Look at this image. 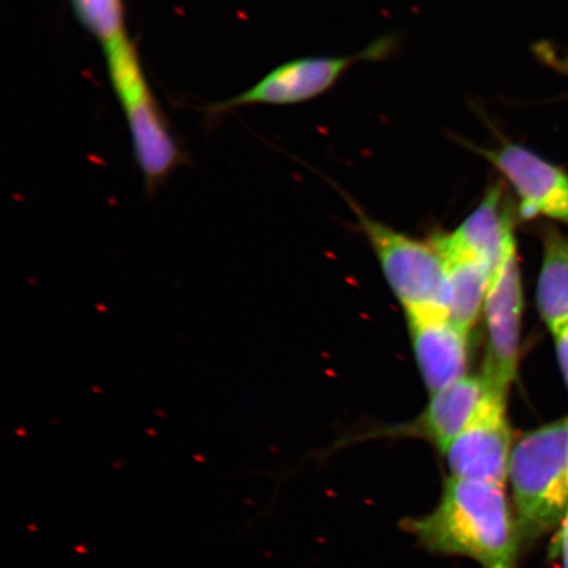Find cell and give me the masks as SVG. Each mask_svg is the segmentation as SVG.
I'll return each instance as SVG.
<instances>
[{
    "mask_svg": "<svg viewBox=\"0 0 568 568\" xmlns=\"http://www.w3.org/2000/svg\"><path fill=\"white\" fill-rule=\"evenodd\" d=\"M402 528L424 549L464 557L481 568H518L523 539L504 486L450 477L432 513L409 517Z\"/></svg>",
    "mask_w": 568,
    "mask_h": 568,
    "instance_id": "cell-1",
    "label": "cell"
},
{
    "mask_svg": "<svg viewBox=\"0 0 568 568\" xmlns=\"http://www.w3.org/2000/svg\"><path fill=\"white\" fill-rule=\"evenodd\" d=\"M568 418L518 439L510 457L515 515L523 544L559 528L568 513Z\"/></svg>",
    "mask_w": 568,
    "mask_h": 568,
    "instance_id": "cell-2",
    "label": "cell"
},
{
    "mask_svg": "<svg viewBox=\"0 0 568 568\" xmlns=\"http://www.w3.org/2000/svg\"><path fill=\"white\" fill-rule=\"evenodd\" d=\"M106 70L130 128L134 158L149 186L166 180L182 155L148 87L139 54L124 33L103 45Z\"/></svg>",
    "mask_w": 568,
    "mask_h": 568,
    "instance_id": "cell-3",
    "label": "cell"
},
{
    "mask_svg": "<svg viewBox=\"0 0 568 568\" xmlns=\"http://www.w3.org/2000/svg\"><path fill=\"white\" fill-rule=\"evenodd\" d=\"M358 220L404 311L449 312L446 264L438 248L365 213L358 212Z\"/></svg>",
    "mask_w": 568,
    "mask_h": 568,
    "instance_id": "cell-4",
    "label": "cell"
},
{
    "mask_svg": "<svg viewBox=\"0 0 568 568\" xmlns=\"http://www.w3.org/2000/svg\"><path fill=\"white\" fill-rule=\"evenodd\" d=\"M523 310V282L515 244L495 270L483 307L487 349L480 376L489 388L506 396L520 357Z\"/></svg>",
    "mask_w": 568,
    "mask_h": 568,
    "instance_id": "cell-5",
    "label": "cell"
},
{
    "mask_svg": "<svg viewBox=\"0 0 568 568\" xmlns=\"http://www.w3.org/2000/svg\"><path fill=\"white\" fill-rule=\"evenodd\" d=\"M389 40H381L353 55H314L284 62L253 88L213 106L212 111L224 112L246 105H293L310 102L335 87L355 63L381 60L389 52Z\"/></svg>",
    "mask_w": 568,
    "mask_h": 568,
    "instance_id": "cell-6",
    "label": "cell"
},
{
    "mask_svg": "<svg viewBox=\"0 0 568 568\" xmlns=\"http://www.w3.org/2000/svg\"><path fill=\"white\" fill-rule=\"evenodd\" d=\"M477 151L515 191L518 216L548 217L568 226V173L564 168L510 141Z\"/></svg>",
    "mask_w": 568,
    "mask_h": 568,
    "instance_id": "cell-7",
    "label": "cell"
},
{
    "mask_svg": "<svg viewBox=\"0 0 568 568\" xmlns=\"http://www.w3.org/2000/svg\"><path fill=\"white\" fill-rule=\"evenodd\" d=\"M513 442L507 396L491 390L474 422L444 453L452 477L506 485Z\"/></svg>",
    "mask_w": 568,
    "mask_h": 568,
    "instance_id": "cell-8",
    "label": "cell"
},
{
    "mask_svg": "<svg viewBox=\"0 0 568 568\" xmlns=\"http://www.w3.org/2000/svg\"><path fill=\"white\" fill-rule=\"evenodd\" d=\"M412 347L425 386L438 393L466 376L468 335L453 322L449 312H406Z\"/></svg>",
    "mask_w": 568,
    "mask_h": 568,
    "instance_id": "cell-9",
    "label": "cell"
},
{
    "mask_svg": "<svg viewBox=\"0 0 568 568\" xmlns=\"http://www.w3.org/2000/svg\"><path fill=\"white\" fill-rule=\"evenodd\" d=\"M515 212L501 183L488 187L480 203L456 230L444 233L454 246L474 255L491 274L516 244Z\"/></svg>",
    "mask_w": 568,
    "mask_h": 568,
    "instance_id": "cell-10",
    "label": "cell"
},
{
    "mask_svg": "<svg viewBox=\"0 0 568 568\" xmlns=\"http://www.w3.org/2000/svg\"><path fill=\"white\" fill-rule=\"evenodd\" d=\"M491 390L481 376H464L432 394L428 407L415 423L414 430L444 454L474 422Z\"/></svg>",
    "mask_w": 568,
    "mask_h": 568,
    "instance_id": "cell-11",
    "label": "cell"
},
{
    "mask_svg": "<svg viewBox=\"0 0 568 568\" xmlns=\"http://www.w3.org/2000/svg\"><path fill=\"white\" fill-rule=\"evenodd\" d=\"M430 243L443 254L447 272V290H449V315L466 335L473 328L485 307L491 272L475 258L474 255L460 251L446 240L444 233L436 234Z\"/></svg>",
    "mask_w": 568,
    "mask_h": 568,
    "instance_id": "cell-12",
    "label": "cell"
},
{
    "mask_svg": "<svg viewBox=\"0 0 568 568\" xmlns=\"http://www.w3.org/2000/svg\"><path fill=\"white\" fill-rule=\"evenodd\" d=\"M537 305L552 335L568 324V237L544 232V260L537 283Z\"/></svg>",
    "mask_w": 568,
    "mask_h": 568,
    "instance_id": "cell-13",
    "label": "cell"
},
{
    "mask_svg": "<svg viewBox=\"0 0 568 568\" xmlns=\"http://www.w3.org/2000/svg\"><path fill=\"white\" fill-rule=\"evenodd\" d=\"M78 20L102 45L125 33L122 0H71Z\"/></svg>",
    "mask_w": 568,
    "mask_h": 568,
    "instance_id": "cell-14",
    "label": "cell"
},
{
    "mask_svg": "<svg viewBox=\"0 0 568 568\" xmlns=\"http://www.w3.org/2000/svg\"><path fill=\"white\" fill-rule=\"evenodd\" d=\"M532 52L537 59L557 73L568 77V49L551 44V42H537Z\"/></svg>",
    "mask_w": 568,
    "mask_h": 568,
    "instance_id": "cell-15",
    "label": "cell"
},
{
    "mask_svg": "<svg viewBox=\"0 0 568 568\" xmlns=\"http://www.w3.org/2000/svg\"><path fill=\"white\" fill-rule=\"evenodd\" d=\"M556 347L560 371H562L564 378L568 388V324L564 326L556 335Z\"/></svg>",
    "mask_w": 568,
    "mask_h": 568,
    "instance_id": "cell-16",
    "label": "cell"
},
{
    "mask_svg": "<svg viewBox=\"0 0 568 568\" xmlns=\"http://www.w3.org/2000/svg\"><path fill=\"white\" fill-rule=\"evenodd\" d=\"M556 554L562 560L564 568H568V513L559 525L558 537L556 539Z\"/></svg>",
    "mask_w": 568,
    "mask_h": 568,
    "instance_id": "cell-17",
    "label": "cell"
},
{
    "mask_svg": "<svg viewBox=\"0 0 568 568\" xmlns=\"http://www.w3.org/2000/svg\"><path fill=\"white\" fill-rule=\"evenodd\" d=\"M567 458H568V443H567Z\"/></svg>",
    "mask_w": 568,
    "mask_h": 568,
    "instance_id": "cell-18",
    "label": "cell"
}]
</instances>
